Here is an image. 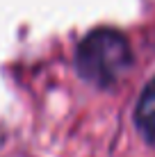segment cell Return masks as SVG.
I'll return each instance as SVG.
<instances>
[{
  "instance_id": "obj_1",
  "label": "cell",
  "mask_w": 155,
  "mask_h": 157,
  "mask_svg": "<svg viewBox=\"0 0 155 157\" xmlns=\"http://www.w3.org/2000/svg\"><path fill=\"white\" fill-rule=\"evenodd\" d=\"M76 64L80 75L91 84L112 86L123 78L128 66L132 64V52L121 32L98 28L80 41Z\"/></svg>"
},
{
  "instance_id": "obj_2",
  "label": "cell",
  "mask_w": 155,
  "mask_h": 157,
  "mask_svg": "<svg viewBox=\"0 0 155 157\" xmlns=\"http://www.w3.org/2000/svg\"><path fill=\"white\" fill-rule=\"evenodd\" d=\"M135 121L139 132L144 134V139L155 146V78L146 84L139 102H137Z\"/></svg>"
}]
</instances>
